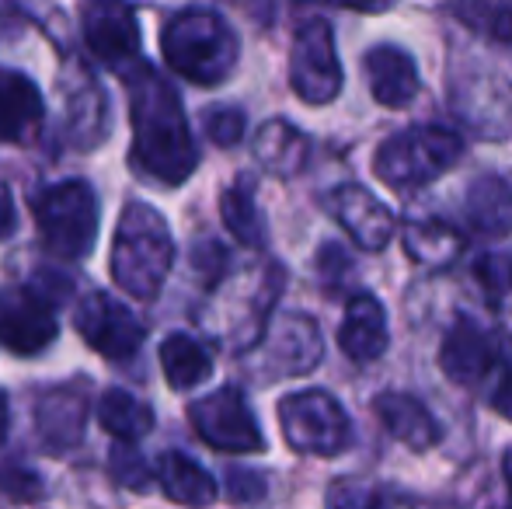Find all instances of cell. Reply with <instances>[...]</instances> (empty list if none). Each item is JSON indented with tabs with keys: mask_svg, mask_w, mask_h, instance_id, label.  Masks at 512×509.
<instances>
[{
	"mask_svg": "<svg viewBox=\"0 0 512 509\" xmlns=\"http://www.w3.org/2000/svg\"><path fill=\"white\" fill-rule=\"evenodd\" d=\"M126 88L136 168L161 185L189 182L199 164V147L192 140L178 91L143 60L126 70Z\"/></svg>",
	"mask_w": 512,
	"mask_h": 509,
	"instance_id": "6da1fadb",
	"label": "cell"
},
{
	"mask_svg": "<svg viewBox=\"0 0 512 509\" xmlns=\"http://www.w3.org/2000/svg\"><path fill=\"white\" fill-rule=\"evenodd\" d=\"M175 265V238L154 206L129 203L112 241V279L136 300H154Z\"/></svg>",
	"mask_w": 512,
	"mask_h": 509,
	"instance_id": "7a4b0ae2",
	"label": "cell"
},
{
	"mask_svg": "<svg viewBox=\"0 0 512 509\" xmlns=\"http://www.w3.org/2000/svg\"><path fill=\"white\" fill-rule=\"evenodd\" d=\"M164 63L178 77L192 84H223L237 67V35L220 14L213 11H182L161 32Z\"/></svg>",
	"mask_w": 512,
	"mask_h": 509,
	"instance_id": "3957f363",
	"label": "cell"
},
{
	"mask_svg": "<svg viewBox=\"0 0 512 509\" xmlns=\"http://www.w3.org/2000/svg\"><path fill=\"white\" fill-rule=\"evenodd\" d=\"M460 157H464V140L453 129L411 126L380 143L373 154V171L391 189H418L453 171Z\"/></svg>",
	"mask_w": 512,
	"mask_h": 509,
	"instance_id": "277c9868",
	"label": "cell"
},
{
	"mask_svg": "<svg viewBox=\"0 0 512 509\" xmlns=\"http://www.w3.org/2000/svg\"><path fill=\"white\" fill-rule=\"evenodd\" d=\"M32 213L53 255L70 262L91 255L98 241V196L88 182L70 178V182L49 185L32 199Z\"/></svg>",
	"mask_w": 512,
	"mask_h": 509,
	"instance_id": "5b68a950",
	"label": "cell"
},
{
	"mask_svg": "<svg viewBox=\"0 0 512 509\" xmlns=\"http://www.w3.org/2000/svg\"><path fill=\"white\" fill-rule=\"evenodd\" d=\"M279 426L297 454L338 457L352 443V422L328 391H297L279 401Z\"/></svg>",
	"mask_w": 512,
	"mask_h": 509,
	"instance_id": "8992f818",
	"label": "cell"
},
{
	"mask_svg": "<svg viewBox=\"0 0 512 509\" xmlns=\"http://www.w3.org/2000/svg\"><path fill=\"white\" fill-rule=\"evenodd\" d=\"M290 84L307 105H328L342 95V63L335 53V32L324 18H310L293 35Z\"/></svg>",
	"mask_w": 512,
	"mask_h": 509,
	"instance_id": "52a82bcc",
	"label": "cell"
},
{
	"mask_svg": "<svg viewBox=\"0 0 512 509\" xmlns=\"http://www.w3.org/2000/svg\"><path fill=\"white\" fill-rule=\"evenodd\" d=\"M189 419L209 447L223 450V454H258L265 447L262 426L237 387H220V391L192 401Z\"/></svg>",
	"mask_w": 512,
	"mask_h": 509,
	"instance_id": "ba28073f",
	"label": "cell"
},
{
	"mask_svg": "<svg viewBox=\"0 0 512 509\" xmlns=\"http://www.w3.org/2000/svg\"><path fill=\"white\" fill-rule=\"evenodd\" d=\"M453 112L488 140L512 136V81L492 70H457L450 77Z\"/></svg>",
	"mask_w": 512,
	"mask_h": 509,
	"instance_id": "9c48e42d",
	"label": "cell"
},
{
	"mask_svg": "<svg viewBox=\"0 0 512 509\" xmlns=\"http://www.w3.org/2000/svg\"><path fill=\"white\" fill-rule=\"evenodd\" d=\"M53 300L28 286L0 290V346L14 356H39L56 342Z\"/></svg>",
	"mask_w": 512,
	"mask_h": 509,
	"instance_id": "30bf717a",
	"label": "cell"
},
{
	"mask_svg": "<svg viewBox=\"0 0 512 509\" xmlns=\"http://www.w3.org/2000/svg\"><path fill=\"white\" fill-rule=\"evenodd\" d=\"M74 325L81 332V339L88 342L95 353H102L105 360H129L140 353L143 346V321L129 311L126 304H119L108 293H88L77 304Z\"/></svg>",
	"mask_w": 512,
	"mask_h": 509,
	"instance_id": "8fae6325",
	"label": "cell"
},
{
	"mask_svg": "<svg viewBox=\"0 0 512 509\" xmlns=\"http://www.w3.org/2000/svg\"><path fill=\"white\" fill-rule=\"evenodd\" d=\"M81 32L88 49L108 67L126 74L140 53V25L126 0H88L81 7Z\"/></svg>",
	"mask_w": 512,
	"mask_h": 509,
	"instance_id": "7c38bea8",
	"label": "cell"
},
{
	"mask_svg": "<svg viewBox=\"0 0 512 509\" xmlns=\"http://www.w3.org/2000/svg\"><path fill=\"white\" fill-rule=\"evenodd\" d=\"M258 367L262 377H300L321 363V332L307 314H283L269 325L258 342Z\"/></svg>",
	"mask_w": 512,
	"mask_h": 509,
	"instance_id": "4fadbf2b",
	"label": "cell"
},
{
	"mask_svg": "<svg viewBox=\"0 0 512 509\" xmlns=\"http://www.w3.org/2000/svg\"><path fill=\"white\" fill-rule=\"evenodd\" d=\"M328 210L345 227V234L359 248H366V252H384L391 245L394 231H398V220L387 210V203H380L363 185H338V189H331Z\"/></svg>",
	"mask_w": 512,
	"mask_h": 509,
	"instance_id": "5bb4252c",
	"label": "cell"
},
{
	"mask_svg": "<svg viewBox=\"0 0 512 509\" xmlns=\"http://www.w3.org/2000/svg\"><path fill=\"white\" fill-rule=\"evenodd\" d=\"M439 367L453 384H481L499 367V339L485 335L474 321H457L439 346Z\"/></svg>",
	"mask_w": 512,
	"mask_h": 509,
	"instance_id": "9a60e30c",
	"label": "cell"
},
{
	"mask_svg": "<svg viewBox=\"0 0 512 509\" xmlns=\"http://www.w3.org/2000/svg\"><path fill=\"white\" fill-rule=\"evenodd\" d=\"M338 346L352 363H373L387 353L391 332H387V314L373 293H356L345 304L342 328H338Z\"/></svg>",
	"mask_w": 512,
	"mask_h": 509,
	"instance_id": "2e32d148",
	"label": "cell"
},
{
	"mask_svg": "<svg viewBox=\"0 0 512 509\" xmlns=\"http://www.w3.org/2000/svg\"><path fill=\"white\" fill-rule=\"evenodd\" d=\"M84 422H88V394L77 384L53 387L35 405V429L42 443L53 450H70L81 443Z\"/></svg>",
	"mask_w": 512,
	"mask_h": 509,
	"instance_id": "e0dca14e",
	"label": "cell"
},
{
	"mask_svg": "<svg viewBox=\"0 0 512 509\" xmlns=\"http://www.w3.org/2000/svg\"><path fill=\"white\" fill-rule=\"evenodd\" d=\"M363 70L373 98L380 105H387V109H405L422 88L415 60L401 46H373L363 56Z\"/></svg>",
	"mask_w": 512,
	"mask_h": 509,
	"instance_id": "ac0fdd59",
	"label": "cell"
},
{
	"mask_svg": "<svg viewBox=\"0 0 512 509\" xmlns=\"http://www.w3.org/2000/svg\"><path fill=\"white\" fill-rule=\"evenodd\" d=\"M46 119L42 91L18 70H0V143H28Z\"/></svg>",
	"mask_w": 512,
	"mask_h": 509,
	"instance_id": "d6986e66",
	"label": "cell"
},
{
	"mask_svg": "<svg viewBox=\"0 0 512 509\" xmlns=\"http://www.w3.org/2000/svg\"><path fill=\"white\" fill-rule=\"evenodd\" d=\"M373 408H377L380 422H384V429L394 436V440H401L405 447L411 450H429L439 443V422L432 419V412L422 405L418 398H411V394H401V391H384L377 394V401H373Z\"/></svg>",
	"mask_w": 512,
	"mask_h": 509,
	"instance_id": "ffe728a7",
	"label": "cell"
},
{
	"mask_svg": "<svg viewBox=\"0 0 512 509\" xmlns=\"http://www.w3.org/2000/svg\"><path fill=\"white\" fill-rule=\"evenodd\" d=\"M157 482H161L164 496L178 506L203 509L216 503V478L209 475L203 464H196L182 450H164L161 461H157Z\"/></svg>",
	"mask_w": 512,
	"mask_h": 509,
	"instance_id": "44dd1931",
	"label": "cell"
},
{
	"mask_svg": "<svg viewBox=\"0 0 512 509\" xmlns=\"http://www.w3.org/2000/svg\"><path fill=\"white\" fill-rule=\"evenodd\" d=\"M471 227L481 238H509L512 234V185L499 175H481L471 182L464 199Z\"/></svg>",
	"mask_w": 512,
	"mask_h": 509,
	"instance_id": "7402d4cb",
	"label": "cell"
},
{
	"mask_svg": "<svg viewBox=\"0 0 512 509\" xmlns=\"http://www.w3.org/2000/svg\"><path fill=\"white\" fill-rule=\"evenodd\" d=\"M401 241H405L411 262L425 265V269H446V265H453L464 255V234L439 217L408 220L401 227Z\"/></svg>",
	"mask_w": 512,
	"mask_h": 509,
	"instance_id": "603a6c76",
	"label": "cell"
},
{
	"mask_svg": "<svg viewBox=\"0 0 512 509\" xmlns=\"http://www.w3.org/2000/svg\"><path fill=\"white\" fill-rule=\"evenodd\" d=\"M255 157L265 171H272V175L293 178L307 168L310 140L293 123H286V119H272V123H265L258 129Z\"/></svg>",
	"mask_w": 512,
	"mask_h": 509,
	"instance_id": "cb8c5ba5",
	"label": "cell"
},
{
	"mask_svg": "<svg viewBox=\"0 0 512 509\" xmlns=\"http://www.w3.org/2000/svg\"><path fill=\"white\" fill-rule=\"evenodd\" d=\"M161 370L175 391H189V387H199L203 381H209V374H213V356H209L203 342H196L192 335L175 332L161 342Z\"/></svg>",
	"mask_w": 512,
	"mask_h": 509,
	"instance_id": "d4e9b609",
	"label": "cell"
},
{
	"mask_svg": "<svg viewBox=\"0 0 512 509\" xmlns=\"http://www.w3.org/2000/svg\"><path fill=\"white\" fill-rule=\"evenodd\" d=\"M98 419L115 440L133 443L154 429V408L143 398H136L133 391H122V387H108L98 401Z\"/></svg>",
	"mask_w": 512,
	"mask_h": 509,
	"instance_id": "484cf974",
	"label": "cell"
},
{
	"mask_svg": "<svg viewBox=\"0 0 512 509\" xmlns=\"http://www.w3.org/2000/svg\"><path fill=\"white\" fill-rule=\"evenodd\" d=\"M220 217H223V224H227V231L234 234L241 245L265 248L269 234H265L262 210H258L255 192H251L248 178H237V182L220 196Z\"/></svg>",
	"mask_w": 512,
	"mask_h": 509,
	"instance_id": "4316f807",
	"label": "cell"
},
{
	"mask_svg": "<svg viewBox=\"0 0 512 509\" xmlns=\"http://www.w3.org/2000/svg\"><path fill=\"white\" fill-rule=\"evenodd\" d=\"M67 119H70V136L77 147H95L108 129V102L95 84H84L77 95H70L67 102Z\"/></svg>",
	"mask_w": 512,
	"mask_h": 509,
	"instance_id": "83f0119b",
	"label": "cell"
},
{
	"mask_svg": "<svg viewBox=\"0 0 512 509\" xmlns=\"http://www.w3.org/2000/svg\"><path fill=\"white\" fill-rule=\"evenodd\" d=\"M457 11L474 28H485L495 42L512 46V0H457Z\"/></svg>",
	"mask_w": 512,
	"mask_h": 509,
	"instance_id": "f1b7e54d",
	"label": "cell"
},
{
	"mask_svg": "<svg viewBox=\"0 0 512 509\" xmlns=\"http://www.w3.org/2000/svg\"><path fill=\"white\" fill-rule=\"evenodd\" d=\"M324 509H387L384 492L370 482H359V478H338L328 485V496H324Z\"/></svg>",
	"mask_w": 512,
	"mask_h": 509,
	"instance_id": "f546056e",
	"label": "cell"
},
{
	"mask_svg": "<svg viewBox=\"0 0 512 509\" xmlns=\"http://www.w3.org/2000/svg\"><path fill=\"white\" fill-rule=\"evenodd\" d=\"M108 471H112V478L122 489H133V492L150 489V468L133 443H122V440L115 443L112 454H108Z\"/></svg>",
	"mask_w": 512,
	"mask_h": 509,
	"instance_id": "4dcf8cb0",
	"label": "cell"
},
{
	"mask_svg": "<svg viewBox=\"0 0 512 509\" xmlns=\"http://www.w3.org/2000/svg\"><path fill=\"white\" fill-rule=\"evenodd\" d=\"M478 283L495 307L512 300V255H485L478 262Z\"/></svg>",
	"mask_w": 512,
	"mask_h": 509,
	"instance_id": "1f68e13d",
	"label": "cell"
},
{
	"mask_svg": "<svg viewBox=\"0 0 512 509\" xmlns=\"http://www.w3.org/2000/svg\"><path fill=\"white\" fill-rule=\"evenodd\" d=\"M46 485H42L39 471H32L21 461H7L0 464V496L14 499V503H35L42 499Z\"/></svg>",
	"mask_w": 512,
	"mask_h": 509,
	"instance_id": "d6a6232c",
	"label": "cell"
},
{
	"mask_svg": "<svg viewBox=\"0 0 512 509\" xmlns=\"http://www.w3.org/2000/svg\"><path fill=\"white\" fill-rule=\"evenodd\" d=\"M206 136L216 143V147H237L244 140V129H248V119L237 105H213L203 119Z\"/></svg>",
	"mask_w": 512,
	"mask_h": 509,
	"instance_id": "836d02e7",
	"label": "cell"
},
{
	"mask_svg": "<svg viewBox=\"0 0 512 509\" xmlns=\"http://www.w3.org/2000/svg\"><path fill=\"white\" fill-rule=\"evenodd\" d=\"M499 381L492 387V408L502 415V419L512 422V335H502L499 339Z\"/></svg>",
	"mask_w": 512,
	"mask_h": 509,
	"instance_id": "e575fe53",
	"label": "cell"
},
{
	"mask_svg": "<svg viewBox=\"0 0 512 509\" xmlns=\"http://www.w3.org/2000/svg\"><path fill=\"white\" fill-rule=\"evenodd\" d=\"M227 496L234 499V503H258V499L265 496V478L248 468H230Z\"/></svg>",
	"mask_w": 512,
	"mask_h": 509,
	"instance_id": "d590c367",
	"label": "cell"
},
{
	"mask_svg": "<svg viewBox=\"0 0 512 509\" xmlns=\"http://www.w3.org/2000/svg\"><path fill=\"white\" fill-rule=\"evenodd\" d=\"M192 265H196V272L206 283H216V279L223 276V269H227V252H223V245H216V241H203V245L192 252Z\"/></svg>",
	"mask_w": 512,
	"mask_h": 509,
	"instance_id": "8d00e7d4",
	"label": "cell"
},
{
	"mask_svg": "<svg viewBox=\"0 0 512 509\" xmlns=\"http://www.w3.org/2000/svg\"><path fill=\"white\" fill-rule=\"evenodd\" d=\"M18 227V206H14V196L4 182H0V241H7Z\"/></svg>",
	"mask_w": 512,
	"mask_h": 509,
	"instance_id": "74e56055",
	"label": "cell"
},
{
	"mask_svg": "<svg viewBox=\"0 0 512 509\" xmlns=\"http://www.w3.org/2000/svg\"><path fill=\"white\" fill-rule=\"evenodd\" d=\"M342 7H352V11H363V14H384L394 0H335Z\"/></svg>",
	"mask_w": 512,
	"mask_h": 509,
	"instance_id": "f35d334b",
	"label": "cell"
},
{
	"mask_svg": "<svg viewBox=\"0 0 512 509\" xmlns=\"http://www.w3.org/2000/svg\"><path fill=\"white\" fill-rule=\"evenodd\" d=\"M7 426H11V412H7V394L0 391V443L7 440Z\"/></svg>",
	"mask_w": 512,
	"mask_h": 509,
	"instance_id": "ab89813d",
	"label": "cell"
},
{
	"mask_svg": "<svg viewBox=\"0 0 512 509\" xmlns=\"http://www.w3.org/2000/svg\"><path fill=\"white\" fill-rule=\"evenodd\" d=\"M502 475H506V485H509V496H512V447L506 450V457H502Z\"/></svg>",
	"mask_w": 512,
	"mask_h": 509,
	"instance_id": "60d3db41",
	"label": "cell"
}]
</instances>
